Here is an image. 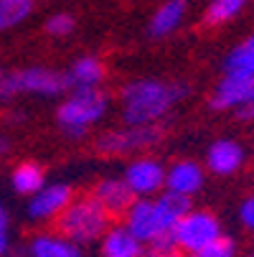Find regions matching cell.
<instances>
[{"label":"cell","instance_id":"cell-26","mask_svg":"<svg viewBox=\"0 0 254 257\" xmlns=\"http://www.w3.org/2000/svg\"><path fill=\"white\" fill-rule=\"evenodd\" d=\"M13 249V239H11V229H0V257H8V252Z\"/></svg>","mask_w":254,"mask_h":257},{"label":"cell","instance_id":"cell-5","mask_svg":"<svg viewBox=\"0 0 254 257\" xmlns=\"http://www.w3.org/2000/svg\"><path fill=\"white\" fill-rule=\"evenodd\" d=\"M219 237H224L219 216L208 209H188L173 227L170 242L180 254H193L208 247L211 242H216Z\"/></svg>","mask_w":254,"mask_h":257},{"label":"cell","instance_id":"cell-13","mask_svg":"<svg viewBox=\"0 0 254 257\" xmlns=\"http://www.w3.org/2000/svg\"><path fill=\"white\" fill-rule=\"evenodd\" d=\"M244 161H246L244 148L231 138L213 140L206 151V168L213 176H234L236 171H241Z\"/></svg>","mask_w":254,"mask_h":257},{"label":"cell","instance_id":"cell-16","mask_svg":"<svg viewBox=\"0 0 254 257\" xmlns=\"http://www.w3.org/2000/svg\"><path fill=\"white\" fill-rule=\"evenodd\" d=\"M99 254L102 257H142L145 247L132 237V232L120 222V224H110L99 239Z\"/></svg>","mask_w":254,"mask_h":257},{"label":"cell","instance_id":"cell-2","mask_svg":"<svg viewBox=\"0 0 254 257\" xmlns=\"http://www.w3.org/2000/svg\"><path fill=\"white\" fill-rule=\"evenodd\" d=\"M110 94L99 89H69L56 107V125L69 138H82L110 112Z\"/></svg>","mask_w":254,"mask_h":257},{"label":"cell","instance_id":"cell-8","mask_svg":"<svg viewBox=\"0 0 254 257\" xmlns=\"http://www.w3.org/2000/svg\"><path fill=\"white\" fill-rule=\"evenodd\" d=\"M122 181L135 199H153L165 189V166L150 156L132 158L122 173Z\"/></svg>","mask_w":254,"mask_h":257},{"label":"cell","instance_id":"cell-25","mask_svg":"<svg viewBox=\"0 0 254 257\" xmlns=\"http://www.w3.org/2000/svg\"><path fill=\"white\" fill-rule=\"evenodd\" d=\"M142 257H183L175 247H155V249H150L148 254H142Z\"/></svg>","mask_w":254,"mask_h":257},{"label":"cell","instance_id":"cell-29","mask_svg":"<svg viewBox=\"0 0 254 257\" xmlns=\"http://www.w3.org/2000/svg\"><path fill=\"white\" fill-rule=\"evenodd\" d=\"M8 148H11V143H8V138H3V135H0V158H3V156L8 153Z\"/></svg>","mask_w":254,"mask_h":257},{"label":"cell","instance_id":"cell-23","mask_svg":"<svg viewBox=\"0 0 254 257\" xmlns=\"http://www.w3.org/2000/svg\"><path fill=\"white\" fill-rule=\"evenodd\" d=\"M77 21L74 16H69V13H56L46 21V33L54 36V39H64V36H69L71 31H74Z\"/></svg>","mask_w":254,"mask_h":257},{"label":"cell","instance_id":"cell-30","mask_svg":"<svg viewBox=\"0 0 254 257\" xmlns=\"http://www.w3.org/2000/svg\"><path fill=\"white\" fill-rule=\"evenodd\" d=\"M249 257H254V254H249Z\"/></svg>","mask_w":254,"mask_h":257},{"label":"cell","instance_id":"cell-20","mask_svg":"<svg viewBox=\"0 0 254 257\" xmlns=\"http://www.w3.org/2000/svg\"><path fill=\"white\" fill-rule=\"evenodd\" d=\"M249 0H211L206 13H203V26L206 28H219L229 21H234L244 8H246Z\"/></svg>","mask_w":254,"mask_h":257},{"label":"cell","instance_id":"cell-17","mask_svg":"<svg viewBox=\"0 0 254 257\" xmlns=\"http://www.w3.org/2000/svg\"><path fill=\"white\" fill-rule=\"evenodd\" d=\"M186 8H188L186 0H165L150 18V36L153 39H165V36H170L180 23H183Z\"/></svg>","mask_w":254,"mask_h":257},{"label":"cell","instance_id":"cell-10","mask_svg":"<svg viewBox=\"0 0 254 257\" xmlns=\"http://www.w3.org/2000/svg\"><path fill=\"white\" fill-rule=\"evenodd\" d=\"M71 199H74V191L66 183H46L41 191L28 196L26 214L36 224H49V222H56L59 214L69 206Z\"/></svg>","mask_w":254,"mask_h":257},{"label":"cell","instance_id":"cell-9","mask_svg":"<svg viewBox=\"0 0 254 257\" xmlns=\"http://www.w3.org/2000/svg\"><path fill=\"white\" fill-rule=\"evenodd\" d=\"M254 99V74H224L211 92V107L219 112H239Z\"/></svg>","mask_w":254,"mask_h":257},{"label":"cell","instance_id":"cell-4","mask_svg":"<svg viewBox=\"0 0 254 257\" xmlns=\"http://www.w3.org/2000/svg\"><path fill=\"white\" fill-rule=\"evenodd\" d=\"M122 224L132 232V237L142 247H173V227L175 222L160 209L158 199H135L130 209L122 214Z\"/></svg>","mask_w":254,"mask_h":257},{"label":"cell","instance_id":"cell-12","mask_svg":"<svg viewBox=\"0 0 254 257\" xmlns=\"http://www.w3.org/2000/svg\"><path fill=\"white\" fill-rule=\"evenodd\" d=\"M89 196L110 214L112 219L115 216H120L122 219V214L130 209V204L135 201V196H132V191L127 189V183L122 181V176H107V178H99L97 183H94V189L89 191Z\"/></svg>","mask_w":254,"mask_h":257},{"label":"cell","instance_id":"cell-28","mask_svg":"<svg viewBox=\"0 0 254 257\" xmlns=\"http://www.w3.org/2000/svg\"><path fill=\"white\" fill-rule=\"evenodd\" d=\"M0 229H11V216H8V209L3 201H0Z\"/></svg>","mask_w":254,"mask_h":257},{"label":"cell","instance_id":"cell-18","mask_svg":"<svg viewBox=\"0 0 254 257\" xmlns=\"http://www.w3.org/2000/svg\"><path fill=\"white\" fill-rule=\"evenodd\" d=\"M11 186H13L16 194H21V196L28 199V196H33L36 191H41L46 186V173H44V168L39 163L23 161L11 173Z\"/></svg>","mask_w":254,"mask_h":257},{"label":"cell","instance_id":"cell-7","mask_svg":"<svg viewBox=\"0 0 254 257\" xmlns=\"http://www.w3.org/2000/svg\"><path fill=\"white\" fill-rule=\"evenodd\" d=\"M11 79H13V92L16 97L31 94V97H44L54 99L69 92L66 74L56 71L51 66H23V69H11Z\"/></svg>","mask_w":254,"mask_h":257},{"label":"cell","instance_id":"cell-22","mask_svg":"<svg viewBox=\"0 0 254 257\" xmlns=\"http://www.w3.org/2000/svg\"><path fill=\"white\" fill-rule=\"evenodd\" d=\"M186 257H236V244L229 237H219L208 247H203V249H198L193 254H186Z\"/></svg>","mask_w":254,"mask_h":257},{"label":"cell","instance_id":"cell-21","mask_svg":"<svg viewBox=\"0 0 254 257\" xmlns=\"http://www.w3.org/2000/svg\"><path fill=\"white\" fill-rule=\"evenodd\" d=\"M36 0H0V31L23 23L33 13Z\"/></svg>","mask_w":254,"mask_h":257},{"label":"cell","instance_id":"cell-24","mask_svg":"<svg viewBox=\"0 0 254 257\" xmlns=\"http://www.w3.org/2000/svg\"><path fill=\"white\" fill-rule=\"evenodd\" d=\"M239 222L244 229L254 232V194L244 196V201L239 204Z\"/></svg>","mask_w":254,"mask_h":257},{"label":"cell","instance_id":"cell-19","mask_svg":"<svg viewBox=\"0 0 254 257\" xmlns=\"http://www.w3.org/2000/svg\"><path fill=\"white\" fill-rule=\"evenodd\" d=\"M224 74H254V33L239 41L224 59Z\"/></svg>","mask_w":254,"mask_h":257},{"label":"cell","instance_id":"cell-1","mask_svg":"<svg viewBox=\"0 0 254 257\" xmlns=\"http://www.w3.org/2000/svg\"><path fill=\"white\" fill-rule=\"evenodd\" d=\"M186 97V87L165 79H132L120 89V112L125 125H160Z\"/></svg>","mask_w":254,"mask_h":257},{"label":"cell","instance_id":"cell-3","mask_svg":"<svg viewBox=\"0 0 254 257\" xmlns=\"http://www.w3.org/2000/svg\"><path fill=\"white\" fill-rule=\"evenodd\" d=\"M56 232L71 239L77 247L82 244H94L102 239V234L110 229L112 216L107 214L89 194L87 196H74L69 206L59 214L56 219Z\"/></svg>","mask_w":254,"mask_h":257},{"label":"cell","instance_id":"cell-14","mask_svg":"<svg viewBox=\"0 0 254 257\" xmlns=\"http://www.w3.org/2000/svg\"><path fill=\"white\" fill-rule=\"evenodd\" d=\"M23 252L26 257H82V247H77L56 229H41L31 234Z\"/></svg>","mask_w":254,"mask_h":257},{"label":"cell","instance_id":"cell-15","mask_svg":"<svg viewBox=\"0 0 254 257\" xmlns=\"http://www.w3.org/2000/svg\"><path fill=\"white\" fill-rule=\"evenodd\" d=\"M64 74L69 89H99L107 77V66L99 56H79Z\"/></svg>","mask_w":254,"mask_h":257},{"label":"cell","instance_id":"cell-11","mask_svg":"<svg viewBox=\"0 0 254 257\" xmlns=\"http://www.w3.org/2000/svg\"><path fill=\"white\" fill-rule=\"evenodd\" d=\"M203 166L191 158H178L170 166H165V191L193 199L203 189Z\"/></svg>","mask_w":254,"mask_h":257},{"label":"cell","instance_id":"cell-6","mask_svg":"<svg viewBox=\"0 0 254 257\" xmlns=\"http://www.w3.org/2000/svg\"><path fill=\"white\" fill-rule=\"evenodd\" d=\"M163 138L160 125H122V127H112L97 138V151L102 156H132V153H145L155 148Z\"/></svg>","mask_w":254,"mask_h":257},{"label":"cell","instance_id":"cell-27","mask_svg":"<svg viewBox=\"0 0 254 257\" xmlns=\"http://www.w3.org/2000/svg\"><path fill=\"white\" fill-rule=\"evenodd\" d=\"M236 117H239V120H254V99H251L246 107H241V109H239Z\"/></svg>","mask_w":254,"mask_h":257}]
</instances>
